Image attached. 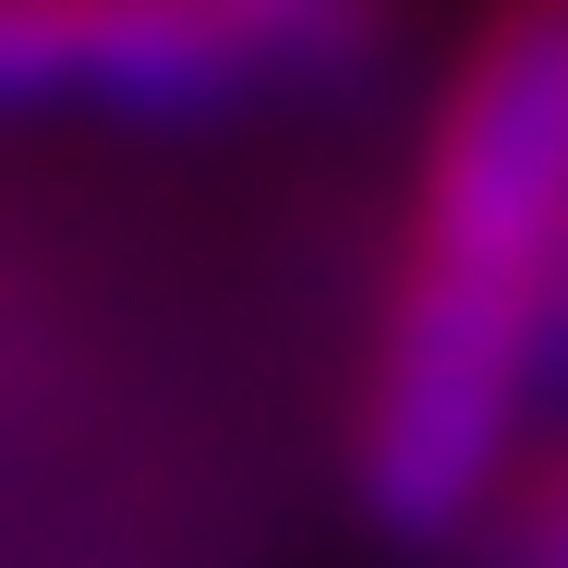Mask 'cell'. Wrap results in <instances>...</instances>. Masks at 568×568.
I'll return each mask as SVG.
<instances>
[{"label":"cell","mask_w":568,"mask_h":568,"mask_svg":"<svg viewBox=\"0 0 568 568\" xmlns=\"http://www.w3.org/2000/svg\"><path fill=\"white\" fill-rule=\"evenodd\" d=\"M387 37L363 12H266V0H121L49 12L0 0V98H121V110H230L375 61Z\"/></svg>","instance_id":"obj_2"},{"label":"cell","mask_w":568,"mask_h":568,"mask_svg":"<svg viewBox=\"0 0 568 568\" xmlns=\"http://www.w3.org/2000/svg\"><path fill=\"white\" fill-rule=\"evenodd\" d=\"M568 230V0L471 24L424 110L412 230L351 387V496L399 545H448L520 471L545 387V278Z\"/></svg>","instance_id":"obj_1"},{"label":"cell","mask_w":568,"mask_h":568,"mask_svg":"<svg viewBox=\"0 0 568 568\" xmlns=\"http://www.w3.org/2000/svg\"><path fill=\"white\" fill-rule=\"evenodd\" d=\"M545 387H568V230H557V278H545Z\"/></svg>","instance_id":"obj_4"},{"label":"cell","mask_w":568,"mask_h":568,"mask_svg":"<svg viewBox=\"0 0 568 568\" xmlns=\"http://www.w3.org/2000/svg\"><path fill=\"white\" fill-rule=\"evenodd\" d=\"M484 545H496V568H568V436L520 448V471L484 508Z\"/></svg>","instance_id":"obj_3"}]
</instances>
